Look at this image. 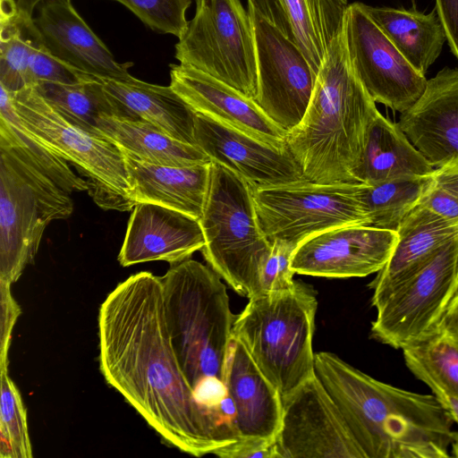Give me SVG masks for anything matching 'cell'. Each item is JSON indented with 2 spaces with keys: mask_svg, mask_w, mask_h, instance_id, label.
<instances>
[{
  "mask_svg": "<svg viewBox=\"0 0 458 458\" xmlns=\"http://www.w3.org/2000/svg\"><path fill=\"white\" fill-rule=\"evenodd\" d=\"M98 128L123 153L140 161L175 166L211 163L199 147L178 140L147 122L103 115Z\"/></svg>",
  "mask_w": 458,
  "mask_h": 458,
  "instance_id": "cell-28",
  "label": "cell"
},
{
  "mask_svg": "<svg viewBox=\"0 0 458 458\" xmlns=\"http://www.w3.org/2000/svg\"><path fill=\"white\" fill-rule=\"evenodd\" d=\"M171 88L198 114L276 147L286 146L287 132L251 98L195 68L170 65Z\"/></svg>",
  "mask_w": 458,
  "mask_h": 458,
  "instance_id": "cell-18",
  "label": "cell"
},
{
  "mask_svg": "<svg viewBox=\"0 0 458 458\" xmlns=\"http://www.w3.org/2000/svg\"><path fill=\"white\" fill-rule=\"evenodd\" d=\"M199 223L208 266L238 294L260 292V271L272 242L256 211L253 190L242 177L211 162L208 192Z\"/></svg>",
  "mask_w": 458,
  "mask_h": 458,
  "instance_id": "cell-6",
  "label": "cell"
},
{
  "mask_svg": "<svg viewBox=\"0 0 458 458\" xmlns=\"http://www.w3.org/2000/svg\"><path fill=\"white\" fill-rule=\"evenodd\" d=\"M52 106L89 132L106 137L98 128L103 115H114L103 81L93 79L74 84L39 81L32 85Z\"/></svg>",
  "mask_w": 458,
  "mask_h": 458,
  "instance_id": "cell-31",
  "label": "cell"
},
{
  "mask_svg": "<svg viewBox=\"0 0 458 458\" xmlns=\"http://www.w3.org/2000/svg\"><path fill=\"white\" fill-rule=\"evenodd\" d=\"M180 64L199 70L255 99L254 30L240 0H195V13L175 44Z\"/></svg>",
  "mask_w": 458,
  "mask_h": 458,
  "instance_id": "cell-10",
  "label": "cell"
},
{
  "mask_svg": "<svg viewBox=\"0 0 458 458\" xmlns=\"http://www.w3.org/2000/svg\"><path fill=\"white\" fill-rule=\"evenodd\" d=\"M271 242L270 251L260 271L259 293L289 288L295 281L294 273L291 269V260L297 247L283 240H275Z\"/></svg>",
  "mask_w": 458,
  "mask_h": 458,
  "instance_id": "cell-38",
  "label": "cell"
},
{
  "mask_svg": "<svg viewBox=\"0 0 458 458\" xmlns=\"http://www.w3.org/2000/svg\"><path fill=\"white\" fill-rule=\"evenodd\" d=\"M40 41L33 18L19 13L15 0H1L0 85L9 92L27 87L29 60Z\"/></svg>",
  "mask_w": 458,
  "mask_h": 458,
  "instance_id": "cell-30",
  "label": "cell"
},
{
  "mask_svg": "<svg viewBox=\"0 0 458 458\" xmlns=\"http://www.w3.org/2000/svg\"><path fill=\"white\" fill-rule=\"evenodd\" d=\"M26 79L28 87L39 81L74 84L98 78L81 72L54 56L41 39L30 57Z\"/></svg>",
  "mask_w": 458,
  "mask_h": 458,
  "instance_id": "cell-37",
  "label": "cell"
},
{
  "mask_svg": "<svg viewBox=\"0 0 458 458\" xmlns=\"http://www.w3.org/2000/svg\"><path fill=\"white\" fill-rule=\"evenodd\" d=\"M9 94L21 123L75 167L99 208L121 212L133 209L136 203L131 197L124 155L116 143L68 120L34 86Z\"/></svg>",
  "mask_w": 458,
  "mask_h": 458,
  "instance_id": "cell-8",
  "label": "cell"
},
{
  "mask_svg": "<svg viewBox=\"0 0 458 458\" xmlns=\"http://www.w3.org/2000/svg\"><path fill=\"white\" fill-rule=\"evenodd\" d=\"M344 35L352 65L371 98L400 112L422 96L428 80L398 51L362 3L347 7Z\"/></svg>",
  "mask_w": 458,
  "mask_h": 458,
  "instance_id": "cell-12",
  "label": "cell"
},
{
  "mask_svg": "<svg viewBox=\"0 0 458 458\" xmlns=\"http://www.w3.org/2000/svg\"><path fill=\"white\" fill-rule=\"evenodd\" d=\"M418 205L458 223V161L434 169L429 184Z\"/></svg>",
  "mask_w": 458,
  "mask_h": 458,
  "instance_id": "cell-36",
  "label": "cell"
},
{
  "mask_svg": "<svg viewBox=\"0 0 458 458\" xmlns=\"http://www.w3.org/2000/svg\"><path fill=\"white\" fill-rule=\"evenodd\" d=\"M194 140L211 162L234 172L252 188L306 180L287 146L268 144L198 113Z\"/></svg>",
  "mask_w": 458,
  "mask_h": 458,
  "instance_id": "cell-16",
  "label": "cell"
},
{
  "mask_svg": "<svg viewBox=\"0 0 458 458\" xmlns=\"http://www.w3.org/2000/svg\"><path fill=\"white\" fill-rule=\"evenodd\" d=\"M71 194L30 159L0 142V280L15 283L46 227L72 214Z\"/></svg>",
  "mask_w": 458,
  "mask_h": 458,
  "instance_id": "cell-7",
  "label": "cell"
},
{
  "mask_svg": "<svg viewBox=\"0 0 458 458\" xmlns=\"http://www.w3.org/2000/svg\"><path fill=\"white\" fill-rule=\"evenodd\" d=\"M432 394H435L440 403L450 413L453 420L458 427V397L449 394L437 386H429ZM452 456L458 457V430H455L454 439L451 445Z\"/></svg>",
  "mask_w": 458,
  "mask_h": 458,
  "instance_id": "cell-42",
  "label": "cell"
},
{
  "mask_svg": "<svg viewBox=\"0 0 458 458\" xmlns=\"http://www.w3.org/2000/svg\"><path fill=\"white\" fill-rule=\"evenodd\" d=\"M434 169L398 123L379 113L369 126L362 157L352 177L355 182L373 185L394 179L429 175Z\"/></svg>",
  "mask_w": 458,
  "mask_h": 458,
  "instance_id": "cell-25",
  "label": "cell"
},
{
  "mask_svg": "<svg viewBox=\"0 0 458 458\" xmlns=\"http://www.w3.org/2000/svg\"><path fill=\"white\" fill-rule=\"evenodd\" d=\"M364 9L404 58L420 73L439 56L446 35L436 10H417L363 4Z\"/></svg>",
  "mask_w": 458,
  "mask_h": 458,
  "instance_id": "cell-27",
  "label": "cell"
},
{
  "mask_svg": "<svg viewBox=\"0 0 458 458\" xmlns=\"http://www.w3.org/2000/svg\"><path fill=\"white\" fill-rule=\"evenodd\" d=\"M114 115L149 123L171 137L195 145L197 113L171 88L131 81H103ZM196 146V145H195Z\"/></svg>",
  "mask_w": 458,
  "mask_h": 458,
  "instance_id": "cell-24",
  "label": "cell"
},
{
  "mask_svg": "<svg viewBox=\"0 0 458 458\" xmlns=\"http://www.w3.org/2000/svg\"><path fill=\"white\" fill-rule=\"evenodd\" d=\"M361 185L304 180L252 190L259 221L268 240H283L298 247L305 240L333 228L369 226L360 199Z\"/></svg>",
  "mask_w": 458,
  "mask_h": 458,
  "instance_id": "cell-11",
  "label": "cell"
},
{
  "mask_svg": "<svg viewBox=\"0 0 458 458\" xmlns=\"http://www.w3.org/2000/svg\"><path fill=\"white\" fill-rule=\"evenodd\" d=\"M458 295V234L420 266L373 293L371 336L394 349L420 344L439 330Z\"/></svg>",
  "mask_w": 458,
  "mask_h": 458,
  "instance_id": "cell-9",
  "label": "cell"
},
{
  "mask_svg": "<svg viewBox=\"0 0 458 458\" xmlns=\"http://www.w3.org/2000/svg\"><path fill=\"white\" fill-rule=\"evenodd\" d=\"M315 373L335 402L365 458H447L454 422L433 394L381 382L330 352Z\"/></svg>",
  "mask_w": 458,
  "mask_h": 458,
  "instance_id": "cell-2",
  "label": "cell"
},
{
  "mask_svg": "<svg viewBox=\"0 0 458 458\" xmlns=\"http://www.w3.org/2000/svg\"><path fill=\"white\" fill-rule=\"evenodd\" d=\"M44 0H15L16 8L21 14L33 18L32 14L38 5Z\"/></svg>",
  "mask_w": 458,
  "mask_h": 458,
  "instance_id": "cell-44",
  "label": "cell"
},
{
  "mask_svg": "<svg viewBox=\"0 0 458 458\" xmlns=\"http://www.w3.org/2000/svg\"><path fill=\"white\" fill-rule=\"evenodd\" d=\"M33 18L41 39L56 58L102 81H131V62L119 63L74 9L71 0H44Z\"/></svg>",
  "mask_w": 458,
  "mask_h": 458,
  "instance_id": "cell-17",
  "label": "cell"
},
{
  "mask_svg": "<svg viewBox=\"0 0 458 458\" xmlns=\"http://www.w3.org/2000/svg\"><path fill=\"white\" fill-rule=\"evenodd\" d=\"M172 344L188 383L216 377L225 381V362L235 316L222 278L187 259L159 277Z\"/></svg>",
  "mask_w": 458,
  "mask_h": 458,
  "instance_id": "cell-4",
  "label": "cell"
},
{
  "mask_svg": "<svg viewBox=\"0 0 458 458\" xmlns=\"http://www.w3.org/2000/svg\"><path fill=\"white\" fill-rule=\"evenodd\" d=\"M129 9L155 32L180 38L188 25L186 12L191 0H113Z\"/></svg>",
  "mask_w": 458,
  "mask_h": 458,
  "instance_id": "cell-35",
  "label": "cell"
},
{
  "mask_svg": "<svg viewBox=\"0 0 458 458\" xmlns=\"http://www.w3.org/2000/svg\"><path fill=\"white\" fill-rule=\"evenodd\" d=\"M402 351L407 368L418 379L458 397V344L448 335L438 330Z\"/></svg>",
  "mask_w": 458,
  "mask_h": 458,
  "instance_id": "cell-33",
  "label": "cell"
},
{
  "mask_svg": "<svg viewBox=\"0 0 458 458\" xmlns=\"http://www.w3.org/2000/svg\"><path fill=\"white\" fill-rule=\"evenodd\" d=\"M262 18L293 42L317 72L341 32L348 0H248Z\"/></svg>",
  "mask_w": 458,
  "mask_h": 458,
  "instance_id": "cell-22",
  "label": "cell"
},
{
  "mask_svg": "<svg viewBox=\"0 0 458 458\" xmlns=\"http://www.w3.org/2000/svg\"><path fill=\"white\" fill-rule=\"evenodd\" d=\"M317 308L312 286L294 281L289 288L249 298L235 316L233 335L282 399L316 374L312 340Z\"/></svg>",
  "mask_w": 458,
  "mask_h": 458,
  "instance_id": "cell-5",
  "label": "cell"
},
{
  "mask_svg": "<svg viewBox=\"0 0 458 458\" xmlns=\"http://www.w3.org/2000/svg\"><path fill=\"white\" fill-rule=\"evenodd\" d=\"M435 10L443 24L450 50L458 59V0H436Z\"/></svg>",
  "mask_w": 458,
  "mask_h": 458,
  "instance_id": "cell-41",
  "label": "cell"
},
{
  "mask_svg": "<svg viewBox=\"0 0 458 458\" xmlns=\"http://www.w3.org/2000/svg\"><path fill=\"white\" fill-rule=\"evenodd\" d=\"M398 240L385 267L369 284L373 293L390 285L458 234V223L417 205L396 231Z\"/></svg>",
  "mask_w": 458,
  "mask_h": 458,
  "instance_id": "cell-26",
  "label": "cell"
},
{
  "mask_svg": "<svg viewBox=\"0 0 458 458\" xmlns=\"http://www.w3.org/2000/svg\"><path fill=\"white\" fill-rule=\"evenodd\" d=\"M1 374L0 456L1 458H31L27 411L16 386L8 375Z\"/></svg>",
  "mask_w": 458,
  "mask_h": 458,
  "instance_id": "cell-34",
  "label": "cell"
},
{
  "mask_svg": "<svg viewBox=\"0 0 458 458\" xmlns=\"http://www.w3.org/2000/svg\"><path fill=\"white\" fill-rule=\"evenodd\" d=\"M213 454L222 458H278L275 442L263 438L240 437Z\"/></svg>",
  "mask_w": 458,
  "mask_h": 458,
  "instance_id": "cell-40",
  "label": "cell"
},
{
  "mask_svg": "<svg viewBox=\"0 0 458 458\" xmlns=\"http://www.w3.org/2000/svg\"><path fill=\"white\" fill-rule=\"evenodd\" d=\"M256 44L258 91L254 101L286 131L302 119L318 72L303 52L248 4Z\"/></svg>",
  "mask_w": 458,
  "mask_h": 458,
  "instance_id": "cell-13",
  "label": "cell"
},
{
  "mask_svg": "<svg viewBox=\"0 0 458 458\" xmlns=\"http://www.w3.org/2000/svg\"><path fill=\"white\" fill-rule=\"evenodd\" d=\"M378 114L352 65L342 29L324 57L302 119L287 132L286 146L305 179L355 182L352 172Z\"/></svg>",
  "mask_w": 458,
  "mask_h": 458,
  "instance_id": "cell-3",
  "label": "cell"
},
{
  "mask_svg": "<svg viewBox=\"0 0 458 458\" xmlns=\"http://www.w3.org/2000/svg\"><path fill=\"white\" fill-rule=\"evenodd\" d=\"M0 141L21 153L69 194L88 191L85 179L69 164L32 134L15 113L8 90L0 85Z\"/></svg>",
  "mask_w": 458,
  "mask_h": 458,
  "instance_id": "cell-29",
  "label": "cell"
},
{
  "mask_svg": "<svg viewBox=\"0 0 458 458\" xmlns=\"http://www.w3.org/2000/svg\"><path fill=\"white\" fill-rule=\"evenodd\" d=\"M123 155L131 197L136 204H158L199 220L208 192L211 163L164 165Z\"/></svg>",
  "mask_w": 458,
  "mask_h": 458,
  "instance_id": "cell-23",
  "label": "cell"
},
{
  "mask_svg": "<svg viewBox=\"0 0 458 458\" xmlns=\"http://www.w3.org/2000/svg\"><path fill=\"white\" fill-rule=\"evenodd\" d=\"M225 383L236 409L239 438L275 442L283 419L281 395L233 335L225 357Z\"/></svg>",
  "mask_w": 458,
  "mask_h": 458,
  "instance_id": "cell-21",
  "label": "cell"
},
{
  "mask_svg": "<svg viewBox=\"0 0 458 458\" xmlns=\"http://www.w3.org/2000/svg\"><path fill=\"white\" fill-rule=\"evenodd\" d=\"M397 240L396 232L369 225L333 228L300 243L291 269L327 278L364 277L385 267Z\"/></svg>",
  "mask_w": 458,
  "mask_h": 458,
  "instance_id": "cell-15",
  "label": "cell"
},
{
  "mask_svg": "<svg viewBox=\"0 0 458 458\" xmlns=\"http://www.w3.org/2000/svg\"><path fill=\"white\" fill-rule=\"evenodd\" d=\"M99 364L106 382L161 437L200 457L236 441L195 400L174 350L159 277L120 283L98 313Z\"/></svg>",
  "mask_w": 458,
  "mask_h": 458,
  "instance_id": "cell-1",
  "label": "cell"
},
{
  "mask_svg": "<svg viewBox=\"0 0 458 458\" xmlns=\"http://www.w3.org/2000/svg\"><path fill=\"white\" fill-rule=\"evenodd\" d=\"M0 370L8 369V350L12 332L21 310L11 293V284L0 280Z\"/></svg>",
  "mask_w": 458,
  "mask_h": 458,
  "instance_id": "cell-39",
  "label": "cell"
},
{
  "mask_svg": "<svg viewBox=\"0 0 458 458\" xmlns=\"http://www.w3.org/2000/svg\"><path fill=\"white\" fill-rule=\"evenodd\" d=\"M204 245L199 219L142 202L133 208L118 260L123 267L156 260L174 264L190 259Z\"/></svg>",
  "mask_w": 458,
  "mask_h": 458,
  "instance_id": "cell-19",
  "label": "cell"
},
{
  "mask_svg": "<svg viewBox=\"0 0 458 458\" xmlns=\"http://www.w3.org/2000/svg\"><path fill=\"white\" fill-rule=\"evenodd\" d=\"M397 123L434 168L458 161V68L445 67L428 80Z\"/></svg>",
  "mask_w": 458,
  "mask_h": 458,
  "instance_id": "cell-20",
  "label": "cell"
},
{
  "mask_svg": "<svg viewBox=\"0 0 458 458\" xmlns=\"http://www.w3.org/2000/svg\"><path fill=\"white\" fill-rule=\"evenodd\" d=\"M439 330L448 335L458 344V295L449 307Z\"/></svg>",
  "mask_w": 458,
  "mask_h": 458,
  "instance_id": "cell-43",
  "label": "cell"
},
{
  "mask_svg": "<svg viewBox=\"0 0 458 458\" xmlns=\"http://www.w3.org/2000/svg\"><path fill=\"white\" fill-rule=\"evenodd\" d=\"M278 458H365L344 418L315 374L282 399Z\"/></svg>",
  "mask_w": 458,
  "mask_h": 458,
  "instance_id": "cell-14",
  "label": "cell"
},
{
  "mask_svg": "<svg viewBox=\"0 0 458 458\" xmlns=\"http://www.w3.org/2000/svg\"><path fill=\"white\" fill-rule=\"evenodd\" d=\"M430 175L394 179L373 185L362 183L360 199L369 226L396 232L403 218L420 202Z\"/></svg>",
  "mask_w": 458,
  "mask_h": 458,
  "instance_id": "cell-32",
  "label": "cell"
}]
</instances>
